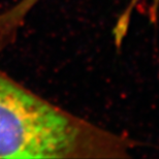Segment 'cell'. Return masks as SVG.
<instances>
[{"label":"cell","instance_id":"cell-1","mask_svg":"<svg viewBox=\"0 0 159 159\" xmlns=\"http://www.w3.org/2000/svg\"><path fill=\"white\" fill-rule=\"evenodd\" d=\"M134 143L69 113L0 69V158H127Z\"/></svg>","mask_w":159,"mask_h":159},{"label":"cell","instance_id":"cell-2","mask_svg":"<svg viewBox=\"0 0 159 159\" xmlns=\"http://www.w3.org/2000/svg\"><path fill=\"white\" fill-rule=\"evenodd\" d=\"M41 1V0H19L13 5V9L18 16L26 17ZM135 8L140 11H146V14L148 15L150 21L153 23L157 22L159 14V0H130L129 5L121 17L117 27V29L120 30V32H118V36H122V34H124V29L128 25V18L131 16L132 11Z\"/></svg>","mask_w":159,"mask_h":159},{"label":"cell","instance_id":"cell-3","mask_svg":"<svg viewBox=\"0 0 159 159\" xmlns=\"http://www.w3.org/2000/svg\"><path fill=\"white\" fill-rule=\"evenodd\" d=\"M0 39H1V41H8V39H6V41H5V39H4V38H1V37H0Z\"/></svg>","mask_w":159,"mask_h":159}]
</instances>
